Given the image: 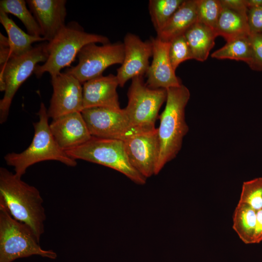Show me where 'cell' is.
Returning <instances> with one entry per match:
<instances>
[{"label":"cell","mask_w":262,"mask_h":262,"mask_svg":"<svg viewBox=\"0 0 262 262\" xmlns=\"http://www.w3.org/2000/svg\"><path fill=\"white\" fill-rule=\"evenodd\" d=\"M38 190L4 167L0 168V205L16 220L30 227L40 241L46 219Z\"/></svg>","instance_id":"obj_1"},{"label":"cell","mask_w":262,"mask_h":262,"mask_svg":"<svg viewBox=\"0 0 262 262\" xmlns=\"http://www.w3.org/2000/svg\"><path fill=\"white\" fill-rule=\"evenodd\" d=\"M166 105L160 115L158 129L159 155L155 169L157 175L180 150L189 128L185 121V109L190 93L184 85L166 89Z\"/></svg>","instance_id":"obj_2"},{"label":"cell","mask_w":262,"mask_h":262,"mask_svg":"<svg viewBox=\"0 0 262 262\" xmlns=\"http://www.w3.org/2000/svg\"><path fill=\"white\" fill-rule=\"evenodd\" d=\"M37 115L39 121L33 123L34 133L30 146L20 153H9L4 158L7 164L13 166L15 173L20 177L28 167L45 161H57L72 167L77 164L76 160L68 156L55 140L49 128L47 109L43 102Z\"/></svg>","instance_id":"obj_3"},{"label":"cell","mask_w":262,"mask_h":262,"mask_svg":"<svg viewBox=\"0 0 262 262\" xmlns=\"http://www.w3.org/2000/svg\"><path fill=\"white\" fill-rule=\"evenodd\" d=\"M93 43L106 44L110 41L105 36L85 32L76 21L69 22L53 39L48 42V58L44 64L36 66L34 73L37 78L46 72L51 77L58 75L75 60L83 47Z\"/></svg>","instance_id":"obj_4"},{"label":"cell","mask_w":262,"mask_h":262,"mask_svg":"<svg viewBox=\"0 0 262 262\" xmlns=\"http://www.w3.org/2000/svg\"><path fill=\"white\" fill-rule=\"evenodd\" d=\"M33 255L52 260L57 257L54 251L42 249L31 229L14 219L0 205V262H12Z\"/></svg>","instance_id":"obj_5"},{"label":"cell","mask_w":262,"mask_h":262,"mask_svg":"<svg viewBox=\"0 0 262 262\" xmlns=\"http://www.w3.org/2000/svg\"><path fill=\"white\" fill-rule=\"evenodd\" d=\"M65 151L76 160H84L116 170L136 184L146 183L147 179L130 163L122 140L92 136L82 145Z\"/></svg>","instance_id":"obj_6"},{"label":"cell","mask_w":262,"mask_h":262,"mask_svg":"<svg viewBox=\"0 0 262 262\" xmlns=\"http://www.w3.org/2000/svg\"><path fill=\"white\" fill-rule=\"evenodd\" d=\"M48 42L42 43L27 53L9 59L0 66V91L4 92L0 100V123L7 119L14 97L21 84L34 72L37 64L48 58Z\"/></svg>","instance_id":"obj_7"},{"label":"cell","mask_w":262,"mask_h":262,"mask_svg":"<svg viewBox=\"0 0 262 262\" xmlns=\"http://www.w3.org/2000/svg\"><path fill=\"white\" fill-rule=\"evenodd\" d=\"M128 102L124 109L131 125L140 131L152 130L159 110L166 101V89H152L143 77L131 80L128 92Z\"/></svg>","instance_id":"obj_8"},{"label":"cell","mask_w":262,"mask_h":262,"mask_svg":"<svg viewBox=\"0 0 262 262\" xmlns=\"http://www.w3.org/2000/svg\"><path fill=\"white\" fill-rule=\"evenodd\" d=\"M124 53L123 43H109L100 46L90 43L79 51L77 65L67 69L65 72L72 75L83 84L102 75L104 71L110 66L121 65Z\"/></svg>","instance_id":"obj_9"},{"label":"cell","mask_w":262,"mask_h":262,"mask_svg":"<svg viewBox=\"0 0 262 262\" xmlns=\"http://www.w3.org/2000/svg\"><path fill=\"white\" fill-rule=\"evenodd\" d=\"M81 113L93 137L124 141L144 131L131 125L124 109L94 107L83 109Z\"/></svg>","instance_id":"obj_10"},{"label":"cell","mask_w":262,"mask_h":262,"mask_svg":"<svg viewBox=\"0 0 262 262\" xmlns=\"http://www.w3.org/2000/svg\"><path fill=\"white\" fill-rule=\"evenodd\" d=\"M53 93L47 113L52 119L83 110L82 83L72 75L61 72L51 77Z\"/></svg>","instance_id":"obj_11"},{"label":"cell","mask_w":262,"mask_h":262,"mask_svg":"<svg viewBox=\"0 0 262 262\" xmlns=\"http://www.w3.org/2000/svg\"><path fill=\"white\" fill-rule=\"evenodd\" d=\"M123 142L131 165L146 179L155 175L159 155L158 129L138 132Z\"/></svg>","instance_id":"obj_12"},{"label":"cell","mask_w":262,"mask_h":262,"mask_svg":"<svg viewBox=\"0 0 262 262\" xmlns=\"http://www.w3.org/2000/svg\"><path fill=\"white\" fill-rule=\"evenodd\" d=\"M124 58L116 75L119 86L122 87L130 79L146 75L152 56V44L150 40L142 41L139 36L128 33L124 38Z\"/></svg>","instance_id":"obj_13"},{"label":"cell","mask_w":262,"mask_h":262,"mask_svg":"<svg viewBox=\"0 0 262 262\" xmlns=\"http://www.w3.org/2000/svg\"><path fill=\"white\" fill-rule=\"evenodd\" d=\"M152 61L146 74L148 87L152 89L176 87L182 83L176 75L169 56V42L151 37Z\"/></svg>","instance_id":"obj_14"},{"label":"cell","mask_w":262,"mask_h":262,"mask_svg":"<svg viewBox=\"0 0 262 262\" xmlns=\"http://www.w3.org/2000/svg\"><path fill=\"white\" fill-rule=\"evenodd\" d=\"M26 2L46 41L53 39L66 25V0H27Z\"/></svg>","instance_id":"obj_15"},{"label":"cell","mask_w":262,"mask_h":262,"mask_svg":"<svg viewBox=\"0 0 262 262\" xmlns=\"http://www.w3.org/2000/svg\"><path fill=\"white\" fill-rule=\"evenodd\" d=\"M49 128L55 140L65 151L82 145L92 137L81 112L52 119Z\"/></svg>","instance_id":"obj_16"},{"label":"cell","mask_w":262,"mask_h":262,"mask_svg":"<svg viewBox=\"0 0 262 262\" xmlns=\"http://www.w3.org/2000/svg\"><path fill=\"white\" fill-rule=\"evenodd\" d=\"M118 85L116 76L112 74L85 82L82 87L83 110L94 107L121 109L116 91Z\"/></svg>","instance_id":"obj_17"},{"label":"cell","mask_w":262,"mask_h":262,"mask_svg":"<svg viewBox=\"0 0 262 262\" xmlns=\"http://www.w3.org/2000/svg\"><path fill=\"white\" fill-rule=\"evenodd\" d=\"M196 22V0H184L164 28L157 33L156 37L169 42L175 37L184 34Z\"/></svg>","instance_id":"obj_18"},{"label":"cell","mask_w":262,"mask_h":262,"mask_svg":"<svg viewBox=\"0 0 262 262\" xmlns=\"http://www.w3.org/2000/svg\"><path fill=\"white\" fill-rule=\"evenodd\" d=\"M184 35L193 59L200 62L206 60L217 36L215 31L203 23L196 22Z\"/></svg>","instance_id":"obj_19"},{"label":"cell","mask_w":262,"mask_h":262,"mask_svg":"<svg viewBox=\"0 0 262 262\" xmlns=\"http://www.w3.org/2000/svg\"><path fill=\"white\" fill-rule=\"evenodd\" d=\"M0 22L8 35L10 58L27 53L33 49L32 45L34 42L46 41L42 36H33L24 32L8 16V14L0 10Z\"/></svg>","instance_id":"obj_20"},{"label":"cell","mask_w":262,"mask_h":262,"mask_svg":"<svg viewBox=\"0 0 262 262\" xmlns=\"http://www.w3.org/2000/svg\"><path fill=\"white\" fill-rule=\"evenodd\" d=\"M223 7V6H222ZM215 32L229 42L250 34L247 16L223 7Z\"/></svg>","instance_id":"obj_21"},{"label":"cell","mask_w":262,"mask_h":262,"mask_svg":"<svg viewBox=\"0 0 262 262\" xmlns=\"http://www.w3.org/2000/svg\"><path fill=\"white\" fill-rule=\"evenodd\" d=\"M256 211L249 205L238 202L233 215V229L246 244H254Z\"/></svg>","instance_id":"obj_22"},{"label":"cell","mask_w":262,"mask_h":262,"mask_svg":"<svg viewBox=\"0 0 262 262\" xmlns=\"http://www.w3.org/2000/svg\"><path fill=\"white\" fill-rule=\"evenodd\" d=\"M24 0H1L0 10L17 17L31 35L42 36L41 29L34 16L28 9Z\"/></svg>","instance_id":"obj_23"},{"label":"cell","mask_w":262,"mask_h":262,"mask_svg":"<svg viewBox=\"0 0 262 262\" xmlns=\"http://www.w3.org/2000/svg\"><path fill=\"white\" fill-rule=\"evenodd\" d=\"M248 36L227 42L223 47L213 52L211 57L217 59L242 61L248 64L251 58V47Z\"/></svg>","instance_id":"obj_24"},{"label":"cell","mask_w":262,"mask_h":262,"mask_svg":"<svg viewBox=\"0 0 262 262\" xmlns=\"http://www.w3.org/2000/svg\"><path fill=\"white\" fill-rule=\"evenodd\" d=\"M183 0H150L148 8L151 19L157 32L166 25Z\"/></svg>","instance_id":"obj_25"},{"label":"cell","mask_w":262,"mask_h":262,"mask_svg":"<svg viewBox=\"0 0 262 262\" xmlns=\"http://www.w3.org/2000/svg\"><path fill=\"white\" fill-rule=\"evenodd\" d=\"M197 22L215 30L223 7L219 0H196Z\"/></svg>","instance_id":"obj_26"},{"label":"cell","mask_w":262,"mask_h":262,"mask_svg":"<svg viewBox=\"0 0 262 262\" xmlns=\"http://www.w3.org/2000/svg\"><path fill=\"white\" fill-rule=\"evenodd\" d=\"M169 56L175 70L182 62L193 59L191 51L184 34L169 42Z\"/></svg>","instance_id":"obj_27"},{"label":"cell","mask_w":262,"mask_h":262,"mask_svg":"<svg viewBox=\"0 0 262 262\" xmlns=\"http://www.w3.org/2000/svg\"><path fill=\"white\" fill-rule=\"evenodd\" d=\"M248 37L251 47V58L247 65L253 70L262 71V34L250 33Z\"/></svg>","instance_id":"obj_28"},{"label":"cell","mask_w":262,"mask_h":262,"mask_svg":"<svg viewBox=\"0 0 262 262\" xmlns=\"http://www.w3.org/2000/svg\"><path fill=\"white\" fill-rule=\"evenodd\" d=\"M247 16L250 34H262V7L248 8Z\"/></svg>","instance_id":"obj_29"},{"label":"cell","mask_w":262,"mask_h":262,"mask_svg":"<svg viewBox=\"0 0 262 262\" xmlns=\"http://www.w3.org/2000/svg\"><path fill=\"white\" fill-rule=\"evenodd\" d=\"M220 2L223 7L247 16L248 7L246 0H220Z\"/></svg>","instance_id":"obj_30"},{"label":"cell","mask_w":262,"mask_h":262,"mask_svg":"<svg viewBox=\"0 0 262 262\" xmlns=\"http://www.w3.org/2000/svg\"><path fill=\"white\" fill-rule=\"evenodd\" d=\"M11 51L8 37L0 33V66L5 64L10 58Z\"/></svg>","instance_id":"obj_31"},{"label":"cell","mask_w":262,"mask_h":262,"mask_svg":"<svg viewBox=\"0 0 262 262\" xmlns=\"http://www.w3.org/2000/svg\"><path fill=\"white\" fill-rule=\"evenodd\" d=\"M256 211L257 223L254 237V244L259 243L262 241V209L256 210Z\"/></svg>","instance_id":"obj_32"},{"label":"cell","mask_w":262,"mask_h":262,"mask_svg":"<svg viewBox=\"0 0 262 262\" xmlns=\"http://www.w3.org/2000/svg\"><path fill=\"white\" fill-rule=\"evenodd\" d=\"M247 7H262V0H246Z\"/></svg>","instance_id":"obj_33"}]
</instances>
